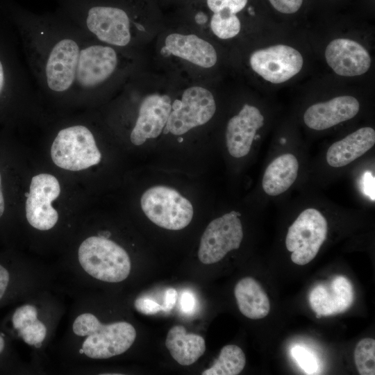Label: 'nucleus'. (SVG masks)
I'll return each mask as SVG.
<instances>
[{
	"mask_svg": "<svg viewBox=\"0 0 375 375\" xmlns=\"http://www.w3.org/2000/svg\"><path fill=\"white\" fill-rule=\"evenodd\" d=\"M0 10L17 28L36 84L47 94L87 99L130 72V51L97 40L58 10L37 14L12 0H0Z\"/></svg>",
	"mask_w": 375,
	"mask_h": 375,
	"instance_id": "obj_1",
	"label": "nucleus"
},
{
	"mask_svg": "<svg viewBox=\"0 0 375 375\" xmlns=\"http://www.w3.org/2000/svg\"><path fill=\"white\" fill-rule=\"evenodd\" d=\"M72 297L66 330L56 349L64 369L127 353L137 338L128 321L106 319L101 299L90 290L65 288Z\"/></svg>",
	"mask_w": 375,
	"mask_h": 375,
	"instance_id": "obj_2",
	"label": "nucleus"
},
{
	"mask_svg": "<svg viewBox=\"0 0 375 375\" xmlns=\"http://www.w3.org/2000/svg\"><path fill=\"white\" fill-rule=\"evenodd\" d=\"M60 284L37 290L16 302L2 323L3 332L30 351L29 364L35 374L47 372L48 351L66 311Z\"/></svg>",
	"mask_w": 375,
	"mask_h": 375,
	"instance_id": "obj_3",
	"label": "nucleus"
},
{
	"mask_svg": "<svg viewBox=\"0 0 375 375\" xmlns=\"http://www.w3.org/2000/svg\"><path fill=\"white\" fill-rule=\"evenodd\" d=\"M112 233L101 230L85 235L58 265V279L68 288L94 290L126 281L132 273V259L126 249L111 239Z\"/></svg>",
	"mask_w": 375,
	"mask_h": 375,
	"instance_id": "obj_4",
	"label": "nucleus"
},
{
	"mask_svg": "<svg viewBox=\"0 0 375 375\" xmlns=\"http://www.w3.org/2000/svg\"><path fill=\"white\" fill-rule=\"evenodd\" d=\"M58 10L97 40L129 51L140 24L134 3L124 0H56Z\"/></svg>",
	"mask_w": 375,
	"mask_h": 375,
	"instance_id": "obj_5",
	"label": "nucleus"
},
{
	"mask_svg": "<svg viewBox=\"0 0 375 375\" xmlns=\"http://www.w3.org/2000/svg\"><path fill=\"white\" fill-rule=\"evenodd\" d=\"M54 265L15 256L0 257V308L28 294L59 285Z\"/></svg>",
	"mask_w": 375,
	"mask_h": 375,
	"instance_id": "obj_6",
	"label": "nucleus"
},
{
	"mask_svg": "<svg viewBox=\"0 0 375 375\" xmlns=\"http://www.w3.org/2000/svg\"><path fill=\"white\" fill-rule=\"evenodd\" d=\"M51 156L58 167L69 171L85 169L101 159L92 132L82 124L60 129L52 143Z\"/></svg>",
	"mask_w": 375,
	"mask_h": 375,
	"instance_id": "obj_7",
	"label": "nucleus"
},
{
	"mask_svg": "<svg viewBox=\"0 0 375 375\" xmlns=\"http://www.w3.org/2000/svg\"><path fill=\"white\" fill-rule=\"evenodd\" d=\"M145 215L157 226L168 230H181L192 221L191 202L176 190L163 185L147 189L140 199Z\"/></svg>",
	"mask_w": 375,
	"mask_h": 375,
	"instance_id": "obj_8",
	"label": "nucleus"
},
{
	"mask_svg": "<svg viewBox=\"0 0 375 375\" xmlns=\"http://www.w3.org/2000/svg\"><path fill=\"white\" fill-rule=\"evenodd\" d=\"M215 111V100L209 90L200 85L188 87L172 102V110L162 132L182 135L208 122Z\"/></svg>",
	"mask_w": 375,
	"mask_h": 375,
	"instance_id": "obj_9",
	"label": "nucleus"
},
{
	"mask_svg": "<svg viewBox=\"0 0 375 375\" xmlns=\"http://www.w3.org/2000/svg\"><path fill=\"white\" fill-rule=\"evenodd\" d=\"M327 233V221L321 212L315 208L303 210L289 227L285 238L292 261L298 265L309 263L317 256Z\"/></svg>",
	"mask_w": 375,
	"mask_h": 375,
	"instance_id": "obj_10",
	"label": "nucleus"
},
{
	"mask_svg": "<svg viewBox=\"0 0 375 375\" xmlns=\"http://www.w3.org/2000/svg\"><path fill=\"white\" fill-rule=\"evenodd\" d=\"M60 193V184L54 176L40 174L32 178L29 192L26 194L25 216L33 229L47 233L58 225L59 215L52 206V201Z\"/></svg>",
	"mask_w": 375,
	"mask_h": 375,
	"instance_id": "obj_11",
	"label": "nucleus"
},
{
	"mask_svg": "<svg viewBox=\"0 0 375 375\" xmlns=\"http://www.w3.org/2000/svg\"><path fill=\"white\" fill-rule=\"evenodd\" d=\"M240 213L231 211L211 221L200 240L198 257L206 265L221 260L229 251L238 249L243 239Z\"/></svg>",
	"mask_w": 375,
	"mask_h": 375,
	"instance_id": "obj_12",
	"label": "nucleus"
},
{
	"mask_svg": "<svg viewBox=\"0 0 375 375\" xmlns=\"http://www.w3.org/2000/svg\"><path fill=\"white\" fill-rule=\"evenodd\" d=\"M249 62L252 69L265 80L281 83L300 72L303 60L293 47L277 44L253 52Z\"/></svg>",
	"mask_w": 375,
	"mask_h": 375,
	"instance_id": "obj_13",
	"label": "nucleus"
},
{
	"mask_svg": "<svg viewBox=\"0 0 375 375\" xmlns=\"http://www.w3.org/2000/svg\"><path fill=\"white\" fill-rule=\"evenodd\" d=\"M172 110L171 98L166 94L151 93L140 102L138 117L130 134L131 142L139 146L156 138L163 131Z\"/></svg>",
	"mask_w": 375,
	"mask_h": 375,
	"instance_id": "obj_14",
	"label": "nucleus"
},
{
	"mask_svg": "<svg viewBox=\"0 0 375 375\" xmlns=\"http://www.w3.org/2000/svg\"><path fill=\"white\" fill-rule=\"evenodd\" d=\"M160 53L164 57L177 58L201 69H210L217 61L215 47L194 33L174 32L168 34Z\"/></svg>",
	"mask_w": 375,
	"mask_h": 375,
	"instance_id": "obj_15",
	"label": "nucleus"
},
{
	"mask_svg": "<svg viewBox=\"0 0 375 375\" xmlns=\"http://www.w3.org/2000/svg\"><path fill=\"white\" fill-rule=\"evenodd\" d=\"M353 299V286L344 276H336L327 283L316 285L309 294L310 306L317 318L345 312Z\"/></svg>",
	"mask_w": 375,
	"mask_h": 375,
	"instance_id": "obj_16",
	"label": "nucleus"
},
{
	"mask_svg": "<svg viewBox=\"0 0 375 375\" xmlns=\"http://www.w3.org/2000/svg\"><path fill=\"white\" fill-rule=\"evenodd\" d=\"M263 124L264 117L259 109L244 104L226 126V143L229 153L237 158L247 156L256 138V131Z\"/></svg>",
	"mask_w": 375,
	"mask_h": 375,
	"instance_id": "obj_17",
	"label": "nucleus"
},
{
	"mask_svg": "<svg viewBox=\"0 0 375 375\" xmlns=\"http://www.w3.org/2000/svg\"><path fill=\"white\" fill-rule=\"evenodd\" d=\"M325 57L328 65L338 75L359 76L367 72L371 65V57L358 42L338 38L327 46Z\"/></svg>",
	"mask_w": 375,
	"mask_h": 375,
	"instance_id": "obj_18",
	"label": "nucleus"
},
{
	"mask_svg": "<svg viewBox=\"0 0 375 375\" xmlns=\"http://www.w3.org/2000/svg\"><path fill=\"white\" fill-rule=\"evenodd\" d=\"M359 109L355 97L340 96L312 105L306 110L303 119L309 128L322 131L354 117Z\"/></svg>",
	"mask_w": 375,
	"mask_h": 375,
	"instance_id": "obj_19",
	"label": "nucleus"
},
{
	"mask_svg": "<svg viewBox=\"0 0 375 375\" xmlns=\"http://www.w3.org/2000/svg\"><path fill=\"white\" fill-rule=\"evenodd\" d=\"M374 143L375 131L371 127L360 128L331 144L326 161L333 167H344L365 154Z\"/></svg>",
	"mask_w": 375,
	"mask_h": 375,
	"instance_id": "obj_20",
	"label": "nucleus"
},
{
	"mask_svg": "<svg viewBox=\"0 0 375 375\" xmlns=\"http://www.w3.org/2000/svg\"><path fill=\"white\" fill-rule=\"evenodd\" d=\"M165 346L172 358L183 366L194 363L206 350L204 338L197 334L187 333L184 326L181 325L169 329Z\"/></svg>",
	"mask_w": 375,
	"mask_h": 375,
	"instance_id": "obj_21",
	"label": "nucleus"
},
{
	"mask_svg": "<svg viewBox=\"0 0 375 375\" xmlns=\"http://www.w3.org/2000/svg\"><path fill=\"white\" fill-rule=\"evenodd\" d=\"M234 294L240 311L247 318L259 319L269 314V298L253 278L245 277L240 280L235 286Z\"/></svg>",
	"mask_w": 375,
	"mask_h": 375,
	"instance_id": "obj_22",
	"label": "nucleus"
},
{
	"mask_svg": "<svg viewBox=\"0 0 375 375\" xmlns=\"http://www.w3.org/2000/svg\"><path fill=\"white\" fill-rule=\"evenodd\" d=\"M299 172V162L292 153H285L275 158L266 168L262 186L265 192L277 196L290 188Z\"/></svg>",
	"mask_w": 375,
	"mask_h": 375,
	"instance_id": "obj_23",
	"label": "nucleus"
},
{
	"mask_svg": "<svg viewBox=\"0 0 375 375\" xmlns=\"http://www.w3.org/2000/svg\"><path fill=\"white\" fill-rule=\"evenodd\" d=\"M28 88L13 53L0 40V101Z\"/></svg>",
	"mask_w": 375,
	"mask_h": 375,
	"instance_id": "obj_24",
	"label": "nucleus"
},
{
	"mask_svg": "<svg viewBox=\"0 0 375 375\" xmlns=\"http://www.w3.org/2000/svg\"><path fill=\"white\" fill-rule=\"evenodd\" d=\"M246 364L245 355L238 346L228 344L220 351L213 365L204 370L203 375H237L244 369Z\"/></svg>",
	"mask_w": 375,
	"mask_h": 375,
	"instance_id": "obj_25",
	"label": "nucleus"
},
{
	"mask_svg": "<svg viewBox=\"0 0 375 375\" xmlns=\"http://www.w3.org/2000/svg\"><path fill=\"white\" fill-rule=\"evenodd\" d=\"M0 372L17 374H35L31 365L21 360L15 351L10 338L1 331Z\"/></svg>",
	"mask_w": 375,
	"mask_h": 375,
	"instance_id": "obj_26",
	"label": "nucleus"
},
{
	"mask_svg": "<svg viewBox=\"0 0 375 375\" xmlns=\"http://www.w3.org/2000/svg\"><path fill=\"white\" fill-rule=\"evenodd\" d=\"M210 19V28L213 34L222 40L236 36L240 31L241 23L237 16L226 10L212 12Z\"/></svg>",
	"mask_w": 375,
	"mask_h": 375,
	"instance_id": "obj_27",
	"label": "nucleus"
},
{
	"mask_svg": "<svg viewBox=\"0 0 375 375\" xmlns=\"http://www.w3.org/2000/svg\"><path fill=\"white\" fill-rule=\"evenodd\" d=\"M354 361L360 374H375L374 339L366 338L358 342L354 350Z\"/></svg>",
	"mask_w": 375,
	"mask_h": 375,
	"instance_id": "obj_28",
	"label": "nucleus"
},
{
	"mask_svg": "<svg viewBox=\"0 0 375 375\" xmlns=\"http://www.w3.org/2000/svg\"><path fill=\"white\" fill-rule=\"evenodd\" d=\"M291 353L306 374H318V362L311 351L303 347L295 346L292 349Z\"/></svg>",
	"mask_w": 375,
	"mask_h": 375,
	"instance_id": "obj_29",
	"label": "nucleus"
},
{
	"mask_svg": "<svg viewBox=\"0 0 375 375\" xmlns=\"http://www.w3.org/2000/svg\"><path fill=\"white\" fill-rule=\"evenodd\" d=\"M248 0H206L208 10L212 12L226 9L237 14L245 8Z\"/></svg>",
	"mask_w": 375,
	"mask_h": 375,
	"instance_id": "obj_30",
	"label": "nucleus"
},
{
	"mask_svg": "<svg viewBox=\"0 0 375 375\" xmlns=\"http://www.w3.org/2000/svg\"><path fill=\"white\" fill-rule=\"evenodd\" d=\"M135 310L144 315H153L162 310V306L154 300L145 297H139L133 303Z\"/></svg>",
	"mask_w": 375,
	"mask_h": 375,
	"instance_id": "obj_31",
	"label": "nucleus"
},
{
	"mask_svg": "<svg viewBox=\"0 0 375 375\" xmlns=\"http://www.w3.org/2000/svg\"><path fill=\"white\" fill-rule=\"evenodd\" d=\"M269 2L278 12L292 14L301 8L303 0H269Z\"/></svg>",
	"mask_w": 375,
	"mask_h": 375,
	"instance_id": "obj_32",
	"label": "nucleus"
},
{
	"mask_svg": "<svg viewBox=\"0 0 375 375\" xmlns=\"http://www.w3.org/2000/svg\"><path fill=\"white\" fill-rule=\"evenodd\" d=\"M374 184V176L372 173L369 171L365 172L361 178L362 191L373 201L375 200Z\"/></svg>",
	"mask_w": 375,
	"mask_h": 375,
	"instance_id": "obj_33",
	"label": "nucleus"
},
{
	"mask_svg": "<svg viewBox=\"0 0 375 375\" xmlns=\"http://www.w3.org/2000/svg\"><path fill=\"white\" fill-rule=\"evenodd\" d=\"M195 298L193 294L189 291H185L182 293L181 297V308L183 312L192 313L195 307Z\"/></svg>",
	"mask_w": 375,
	"mask_h": 375,
	"instance_id": "obj_34",
	"label": "nucleus"
},
{
	"mask_svg": "<svg viewBox=\"0 0 375 375\" xmlns=\"http://www.w3.org/2000/svg\"><path fill=\"white\" fill-rule=\"evenodd\" d=\"M177 299V292L174 288H168L165 291V301L162 305V310L165 312L170 311L174 307Z\"/></svg>",
	"mask_w": 375,
	"mask_h": 375,
	"instance_id": "obj_35",
	"label": "nucleus"
},
{
	"mask_svg": "<svg viewBox=\"0 0 375 375\" xmlns=\"http://www.w3.org/2000/svg\"><path fill=\"white\" fill-rule=\"evenodd\" d=\"M5 210L4 199L1 190V176L0 174V218L3 216Z\"/></svg>",
	"mask_w": 375,
	"mask_h": 375,
	"instance_id": "obj_36",
	"label": "nucleus"
},
{
	"mask_svg": "<svg viewBox=\"0 0 375 375\" xmlns=\"http://www.w3.org/2000/svg\"><path fill=\"white\" fill-rule=\"evenodd\" d=\"M125 1H133V0H125Z\"/></svg>",
	"mask_w": 375,
	"mask_h": 375,
	"instance_id": "obj_37",
	"label": "nucleus"
}]
</instances>
